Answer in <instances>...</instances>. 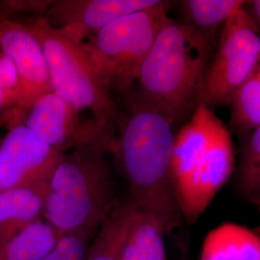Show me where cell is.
Here are the masks:
<instances>
[{"mask_svg": "<svg viewBox=\"0 0 260 260\" xmlns=\"http://www.w3.org/2000/svg\"><path fill=\"white\" fill-rule=\"evenodd\" d=\"M125 110H119L108 146L126 178L130 200L155 216L165 232L182 218L172 179L174 122L167 114L141 99L133 90L125 94Z\"/></svg>", "mask_w": 260, "mask_h": 260, "instance_id": "1", "label": "cell"}, {"mask_svg": "<svg viewBox=\"0 0 260 260\" xmlns=\"http://www.w3.org/2000/svg\"><path fill=\"white\" fill-rule=\"evenodd\" d=\"M216 47L179 20L170 19L141 66L133 91L167 114L175 125L188 120L199 105Z\"/></svg>", "mask_w": 260, "mask_h": 260, "instance_id": "2", "label": "cell"}, {"mask_svg": "<svg viewBox=\"0 0 260 260\" xmlns=\"http://www.w3.org/2000/svg\"><path fill=\"white\" fill-rule=\"evenodd\" d=\"M235 167L233 137L212 109L200 104L175 135L172 179L182 217L194 223Z\"/></svg>", "mask_w": 260, "mask_h": 260, "instance_id": "3", "label": "cell"}, {"mask_svg": "<svg viewBox=\"0 0 260 260\" xmlns=\"http://www.w3.org/2000/svg\"><path fill=\"white\" fill-rule=\"evenodd\" d=\"M110 141L66 152L49 177L43 216L61 235H93L119 204L106 160Z\"/></svg>", "mask_w": 260, "mask_h": 260, "instance_id": "4", "label": "cell"}, {"mask_svg": "<svg viewBox=\"0 0 260 260\" xmlns=\"http://www.w3.org/2000/svg\"><path fill=\"white\" fill-rule=\"evenodd\" d=\"M26 26L44 49L53 92L80 111L92 112L94 120L116 126L118 105L83 45L61 34L42 17Z\"/></svg>", "mask_w": 260, "mask_h": 260, "instance_id": "5", "label": "cell"}, {"mask_svg": "<svg viewBox=\"0 0 260 260\" xmlns=\"http://www.w3.org/2000/svg\"><path fill=\"white\" fill-rule=\"evenodd\" d=\"M170 1L116 19L89 38L83 47L110 91L130 93L158 33L171 19Z\"/></svg>", "mask_w": 260, "mask_h": 260, "instance_id": "6", "label": "cell"}, {"mask_svg": "<svg viewBox=\"0 0 260 260\" xmlns=\"http://www.w3.org/2000/svg\"><path fill=\"white\" fill-rule=\"evenodd\" d=\"M258 66L259 28L241 7L221 28L217 47L205 74L199 105L204 104L212 110L229 106L234 92Z\"/></svg>", "mask_w": 260, "mask_h": 260, "instance_id": "7", "label": "cell"}, {"mask_svg": "<svg viewBox=\"0 0 260 260\" xmlns=\"http://www.w3.org/2000/svg\"><path fill=\"white\" fill-rule=\"evenodd\" d=\"M24 115L22 124L48 146L64 153L109 141L116 127L93 118L84 119L79 109L54 92L40 98Z\"/></svg>", "mask_w": 260, "mask_h": 260, "instance_id": "8", "label": "cell"}, {"mask_svg": "<svg viewBox=\"0 0 260 260\" xmlns=\"http://www.w3.org/2000/svg\"><path fill=\"white\" fill-rule=\"evenodd\" d=\"M63 155L24 124L12 125L0 141V191L46 183Z\"/></svg>", "mask_w": 260, "mask_h": 260, "instance_id": "9", "label": "cell"}, {"mask_svg": "<svg viewBox=\"0 0 260 260\" xmlns=\"http://www.w3.org/2000/svg\"><path fill=\"white\" fill-rule=\"evenodd\" d=\"M160 0H56L43 17L52 27L76 44L84 43L112 21Z\"/></svg>", "mask_w": 260, "mask_h": 260, "instance_id": "10", "label": "cell"}, {"mask_svg": "<svg viewBox=\"0 0 260 260\" xmlns=\"http://www.w3.org/2000/svg\"><path fill=\"white\" fill-rule=\"evenodd\" d=\"M0 51L9 57L18 71L25 111L40 98L53 92L44 49L26 24L0 19Z\"/></svg>", "mask_w": 260, "mask_h": 260, "instance_id": "11", "label": "cell"}, {"mask_svg": "<svg viewBox=\"0 0 260 260\" xmlns=\"http://www.w3.org/2000/svg\"><path fill=\"white\" fill-rule=\"evenodd\" d=\"M47 182L0 191V245L41 219Z\"/></svg>", "mask_w": 260, "mask_h": 260, "instance_id": "12", "label": "cell"}, {"mask_svg": "<svg viewBox=\"0 0 260 260\" xmlns=\"http://www.w3.org/2000/svg\"><path fill=\"white\" fill-rule=\"evenodd\" d=\"M201 260H260L256 233L236 223H223L206 235Z\"/></svg>", "mask_w": 260, "mask_h": 260, "instance_id": "13", "label": "cell"}, {"mask_svg": "<svg viewBox=\"0 0 260 260\" xmlns=\"http://www.w3.org/2000/svg\"><path fill=\"white\" fill-rule=\"evenodd\" d=\"M164 232L155 216L135 205L120 260H167Z\"/></svg>", "mask_w": 260, "mask_h": 260, "instance_id": "14", "label": "cell"}, {"mask_svg": "<svg viewBox=\"0 0 260 260\" xmlns=\"http://www.w3.org/2000/svg\"><path fill=\"white\" fill-rule=\"evenodd\" d=\"M245 0H181L177 1L180 22L217 45L223 23Z\"/></svg>", "mask_w": 260, "mask_h": 260, "instance_id": "15", "label": "cell"}, {"mask_svg": "<svg viewBox=\"0 0 260 260\" xmlns=\"http://www.w3.org/2000/svg\"><path fill=\"white\" fill-rule=\"evenodd\" d=\"M62 235L39 219L0 245V260H41Z\"/></svg>", "mask_w": 260, "mask_h": 260, "instance_id": "16", "label": "cell"}, {"mask_svg": "<svg viewBox=\"0 0 260 260\" xmlns=\"http://www.w3.org/2000/svg\"><path fill=\"white\" fill-rule=\"evenodd\" d=\"M135 204L128 199L119 203L99 230L86 260H120Z\"/></svg>", "mask_w": 260, "mask_h": 260, "instance_id": "17", "label": "cell"}, {"mask_svg": "<svg viewBox=\"0 0 260 260\" xmlns=\"http://www.w3.org/2000/svg\"><path fill=\"white\" fill-rule=\"evenodd\" d=\"M229 106L231 134L241 138L260 127V66L237 88Z\"/></svg>", "mask_w": 260, "mask_h": 260, "instance_id": "18", "label": "cell"}, {"mask_svg": "<svg viewBox=\"0 0 260 260\" xmlns=\"http://www.w3.org/2000/svg\"><path fill=\"white\" fill-rule=\"evenodd\" d=\"M240 139L236 182L243 196L254 205L260 201V127Z\"/></svg>", "mask_w": 260, "mask_h": 260, "instance_id": "19", "label": "cell"}, {"mask_svg": "<svg viewBox=\"0 0 260 260\" xmlns=\"http://www.w3.org/2000/svg\"><path fill=\"white\" fill-rule=\"evenodd\" d=\"M91 235L89 233L62 235L52 250L41 260H86Z\"/></svg>", "mask_w": 260, "mask_h": 260, "instance_id": "20", "label": "cell"}, {"mask_svg": "<svg viewBox=\"0 0 260 260\" xmlns=\"http://www.w3.org/2000/svg\"><path fill=\"white\" fill-rule=\"evenodd\" d=\"M2 3H5L4 6L14 11L42 14L44 17L52 1H4Z\"/></svg>", "mask_w": 260, "mask_h": 260, "instance_id": "21", "label": "cell"}, {"mask_svg": "<svg viewBox=\"0 0 260 260\" xmlns=\"http://www.w3.org/2000/svg\"><path fill=\"white\" fill-rule=\"evenodd\" d=\"M242 9L246 15L252 20V22L260 27V1L259 0H245Z\"/></svg>", "mask_w": 260, "mask_h": 260, "instance_id": "22", "label": "cell"}, {"mask_svg": "<svg viewBox=\"0 0 260 260\" xmlns=\"http://www.w3.org/2000/svg\"><path fill=\"white\" fill-rule=\"evenodd\" d=\"M13 120V124H16L18 123L17 121V117L13 114V112L11 111L10 109L9 104L7 103V100H6V96H5V93L3 91V88H2V85L0 82V120Z\"/></svg>", "mask_w": 260, "mask_h": 260, "instance_id": "23", "label": "cell"}]
</instances>
